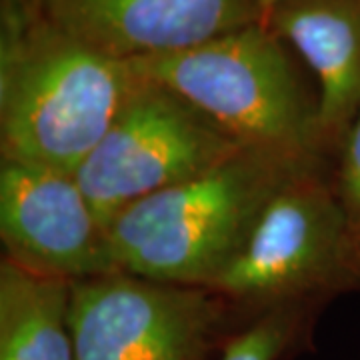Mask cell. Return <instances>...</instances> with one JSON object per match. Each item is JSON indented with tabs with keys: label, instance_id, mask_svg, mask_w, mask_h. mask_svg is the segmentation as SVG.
<instances>
[{
	"label": "cell",
	"instance_id": "cell-10",
	"mask_svg": "<svg viewBox=\"0 0 360 360\" xmlns=\"http://www.w3.org/2000/svg\"><path fill=\"white\" fill-rule=\"evenodd\" d=\"M72 283L0 262V360H77L68 324Z\"/></svg>",
	"mask_w": 360,
	"mask_h": 360
},
{
	"label": "cell",
	"instance_id": "cell-13",
	"mask_svg": "<svg viewBox=\"0 0 360 360\" xmlns=\"http://www.w3.org/2000/svg\"><path fill=\"white\" fill-rule=\"evenodd\" d=\"M258 4H260V8L264 11V16H266V13L269 11H272L276 4H281V2H284V0H257Z\"/></svg>",
	"mask_w": 360,
	"mask_h": 360
},
{
	"label": "cell",
	"instance_id": "cell-3",
	"mask_svg": "<svg viewBox=\"0 0 360 360\" xmlns=\"http://www.w3.org/2000/svg\"><path fill=\"white\" fill-rule=\"evenodd\" d=\"M130 66L193 103L245 146L312 158L324 146L319 98L264 20Z\"/></svg>",
	"mask_w": 360,
	"mask_h": 360
},
{
	"label": "cell",
	"instance_id": "cell-2",
	"mask_svg": "<svg viewBox=\"0 0 360 360\" xmlns=\"http://www.w3.org/2000/svg\"><path fill=\"white\" fill-rule=\"evenodd\" d=\"M314 162L245 146L205 174L129 206L108 229L116 266L146 281L210 290L270 198Z\"/></svg>",
	"mask_w": 360,
	"mask_h": 360
},
{
	"label": "cell",
	"instance_id": "cell-9",
	"mask_svg": "<svg viewBox=\"0 0 360 360\" xmlns=\"http://www.w3.org/2000/svg\"><path fill=\"white\" fill-rule=\"evenodd\" d=\"M264 22L319 78L324 146L342 144L360 110V0H284Z\"/></svg>",
	"mask_w": 360,
	"mask_h": 360
},
{
	"label": "cell",
	"instance_id": "cell-6",
	"mask_svg": "<svg viewBox=\"0 0 360 360\" xmlns=\"http://www.w3.org/2000/svg\"><path fill=\"white\" fill-rule=\"evenodd\" d=\"M68 324L77 360H206L224 338V302L118 270L72 283Z\"/></svg>",
	"mask_w": 360,
	"mask_h": 360
},
{
	"label": "cell",
	"instance_id": "cell-4",
	"mask_svg": "<svg viewBox=\"0 0 360 360\" xmlns=\"http://www.w3.org/2000/svg\"><path fill=\"white\" fill-rule=\"evenodd\" d=\"M240 148L245 144L193 103L136 75L110 129L75 176L108 231L129 206L205 174Z\"/></svg>",
	"mask_w": 360,
	"mask_h": 360
},
{
	"label": "cell",
	"instance_id": "cell-11",
	"mask_svg": "<svg viewBox=\"0 0 360 360\" xmlns=\"http://www.w3.org/2000/svg\"><path fill=\"white\" fill-rule=\"evenodd\" d=\"M304 340V316L295 304L266 310L226 338L219 360H283Z\"/></svg>",
	"mask_w": 360,
	"mask_h": 360
},
{
	"label": "cell",
	"instance_id": "cell-7",
	"mask_svg": "<svg viewBox=\"0 0 360 360\" xmlns=\"http://www.w3.org/2000/svg\"><path fill=\"white\" fill-rule=\"evenodd\" d=\"M0 236L6 258L68 283L118 272L108 231L75 174L39 165H0Z\"/></svg>",
	"mask_w": 360,
	"mask_h": 360
},
{
	"label": "cell",
	"instance_id": "cell-12",
	"mask_svg": "<svg viewBox=\"0 0 360 360\" xmlns=\"http://www.w3.org/2000/svg\"><path fill=\"white\" fill-rule=\"evenodd\" d=\"M336 196L354 232L360 236V110L342 139Z\"/></svg>",
	"mask_w": 360,
	"mask_h": 360
},
{
	"label": "cell",
	"instance_id": "cell-5",
	"mask_svg": "<svg viewBox=\"0 0 360 360\" xmlns=\"http://www.w3.org/2000/svg\"><path fill=\"white\" fill-rule=\"evenodd\" d=\"M360 283V236L340 200L309 168L264 206L217 295L240 302L292 304L302 292Z\"/></svg>",
	"mask_w": 360,
	"mask_h": 360
},
{
	"label": "cell",
	"instance_id": "cell-8",
	"mask_svg": "<svg viewBox=\"0 0 360 360\" xmlns=\"http://www.w3.org/2000/svg\"><path fill=\"white\" fill-rule=\"evenodd\" d=\"M70 37L118 60L184 51L264 20L257 0H34Z\"/></svg>",
	"mask_w": 360,
	"mask_h": 360
},
{
	"label": "cell",
	"instance_id": "cell-1",
	"mask_svg": "<svg viewBox=\"0 0 360 360\" xmlns=\"http://www.w3.org/2000/svg\"><path fill=\"white\" fill-rule=\"evenodd\" d=\"M136 75L70 37L34 0H0V150L75 174L129 98Z\"/></svg>",
	"mask_w": 360,
	"mask_h": 360
}]
</instances>
